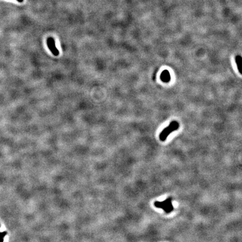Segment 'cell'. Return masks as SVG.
Listing matches in <instances>:
<instances>
[{
  "label": "cell",
  "mask_w": 242,
  "mask_h": 242,
  "mask_svg": "<svg viewBox=\"0 0 242 242\" xmlns=\"http://www.w3.org/2000/svg\"><path fill=\"white\" fill-rule=\"evenodd\" d=\"M179 127V124L178 123V122L175 121L172 122L169 124L168 127H167L166 129H164L163 131L160 134V135L159 136L160 140L161 141H166L167 137L170 135V134L172 133L173 132H174L175 131H176L177 129H178Z\"/></svg>",
  "instance_id": "6da1fadb"
},
{
  "label": "cell",
  "mask_w": 242,
  "mask_h": 242,
  "mask_svg": "<svg viewBox=\"0 0 242 242\" xmlns=\"http://www.w3.org/2000/svg\"><path fill=\"white\" fill-rule=\"evenodd\" d=\"M154 205L157 208L163 209L166 213H169L174 210L172 204V198L171 197L168 198L162 202L155 201L154 202Z\"/></svg>",
  "instance_id": "7a4b0ae2"
},
{
  "label": "cell",
  "mask_w": 242,
  "mask_h": 242,
  "mask_svg": "<svg viewBox=\"0 0 242 242\" xmlns=\"http://www.w3.org/2000/svg\"><path fill=\"white\" fill-rule=\"evenodd\" d=\"M47 43V45H48L49 49L50 50V51L52 53L54 56H57L59 55V51L56 47L55 40L53 38L50 37V38H48Z\"/></svg>",
  "instance_id": "3957f363"
},
{
  "label": "cell",
  "mask_w": 242,
  "mask_h": 242,
  "mask_svg": "<svg viewBox=\"0 0 242 242\" xmlns=\"http://www.w3.org/2000/svg\"><path fill=\"white\" fill-rule=\"evenodd\" d=\"M235 62L236 66L238 67V69L240 73H242V57L240 56H237L235 57Z\"/></svg>",
  "instance_id": "277c9868"
},
{
  "label": "cell",
  "mask_w": 242,
  "mask_h": 242,
  "mask_svg": "<svg viewBox=\"0 0 242 242\" xmlns=\"http://www.w3.org/2000/svg\"><path fill=\"white\" fill-rule=\"evenodd\" d=\"M6 235V232H0V242H3V238Z\"/></svg>",
  "instance_id": "5b68a950"
},
{
  "label": "cell",
  "mask_w": 242,
  "mask_h": 242,
  "mask_svg": "<svg viewBox=\"0 0 242 242\" xmlns=\"http://www.w3.org/2000/svg\"><path fill=\"white\" fill-rule=\"evenodd\" d=\"M19 2H20V3H22V2H23V1H24V0H17Z\"/></svg>",
  "instance_id": "8992f818"
}]
</instances>
